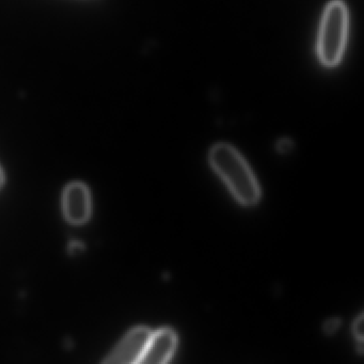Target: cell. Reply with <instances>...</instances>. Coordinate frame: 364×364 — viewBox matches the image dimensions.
Wrapping results in <instances>:
<instances>
[{
	"instance_id": "cell-1",
	"label": "cell",
	"mask_w": 364,
	"mask_h": 364,
	"mask_svg": "<svg viewBox=\"0 0 364 364\" xmlns=\"http://www.w3.org/2000/svg\"><path fill=\"white\" fill-rule=\"evenodd\" d=\"M210 163L240 204L252 206L259 201V183L236 149L228 144H215L210 152Z\"/></svg>"
},
{
	"instance_id": "cell-2",
	"label": "cell",
	"mask_w": 364,
	"mask_h": 364,
	"mask_svg": "<svg viewBox=\"0 0 364 364\" xmlns=\"http://www.w3.org/2000/svg\"><path fill=\"white\" fill-rule=\"evenodd\" d=\"M348 33V11L342 0H333L326 7L319 28L317 53L325 67L340 63Z\"/></svg>"
},
{
	"instance_id": "cell-3",
	"label": "cell",
	"mask_w": 364,
	"mask_h": 364,
	"mask_svg": "<svg viewBox=\"0 0 364 364\" xmlns=\"http://www.w3.org/2000/svg\"><path fill=\"white\" fill-rule=\"evenodd\" d=\"M151 331L146 327L131 330L105 360L106 363L135 364L141 362L150 340Z\"/></svg>"
},
{
	"instance_id": "cell-4",
	"label": "cell",
	"mask_w": 364,
	"mask_h": 364,
	"mask_svg": "<svg viewBox=\"0 0 364 364\" xmlns=\"http://www.w3.org/2000/svg\"><path fill=\"white\" fill-rule=\"evenodd\" d=\"M63 213L65 219L73 225H82L91 214L89 189L82 183H72L63 193Z\"/></svg>"
},
{
	"instance_id": "cell-5",
	"label": "cell",
	"mask_w": 364,
	"mask_h": 364,
	"mask_svg": "<svg viewBox=\"0 0 364 364\" xmlns=\"http://www.w3.org/2000/svg\"><path fill=\"white\" fill-rule=\"evenodd\" d=\"M178 336L172 329L164 328L152 332L140 363L165 364L174 355Z\"/></svg>"
},
{
	"instance_id": "cell-6",
	"label": "cell",
	"mask_w": 364,
	"mask_h": 364,
	"mask_svg": "<svg viewBox=\"0 0 364 364\" xmlns=\"http://www.w3.org/2000/svg\"><path fill=\"white\" fill-rule=\"evenodd\" d=\"M353 333L362 344V341H363V314H360L353 321Z\"/></svg>"
},
{
	"instance_id": "cell-7",
	"label": "cell",
	"mask_w": 364,
	"mask_h": 364,
	"mask_svg": "<svg viewBox=\"0 0 364 364\" xmlns=\"http://www.w3.org/2000/svg\"><path fill=\"white\" fill-rule=\"evenodd\" d=\"M338 323H340V321H338V319H331V321H328L325 326L326 331L328 333H332V332L336 331L338 328Z\"/></svg>"
},
{
	"instance_id": "cell-8",
	"label": "cell",
	"mask_w": 364,
	"mask_h": 364,
	"mask_svg": "<svg viewBox=\"0 0 364 364\" xmlns=\"http://www.w3.org/2000/svg\"><path fill=\"white\" fill-rule=\"evenodd\" d=\"M4 185V173L3 171H1V169H0V188H1V186Z\"/></svg>"
}]
</instances>
